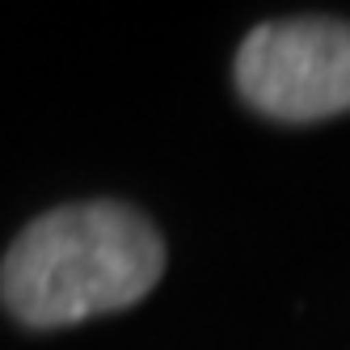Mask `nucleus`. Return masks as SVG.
<instances>
[{"label":"nucleus","instance_id":"nucleus-1","mask_svg":"<svg viewBox=\"0 0 350 350\" xmlns=\"http://www.w3.org/2000/svg\"><path fill=\"white\" fill-rule=\"evenodd\" d=\"M165 237L139 207L85 198L42 211L0 262V304L26 329L122 312L161 283Z\"/></svg>","mask_w":350,"mask_h":350},{"label":"nucleus","instance_id":"nucleus-2","mask_svg":"<svg viewBox=\"0 0 350 350\" xmlns=\"http://www.w3.org/2000/svg\"><path fill=\"white\" fill-rule=\"evenodd\" d=\"M237 93L274 122H325L350 110V21L279 17L245 34Z\"/></svg>","mask_w":350,"mask_h":350}]
</instances>
